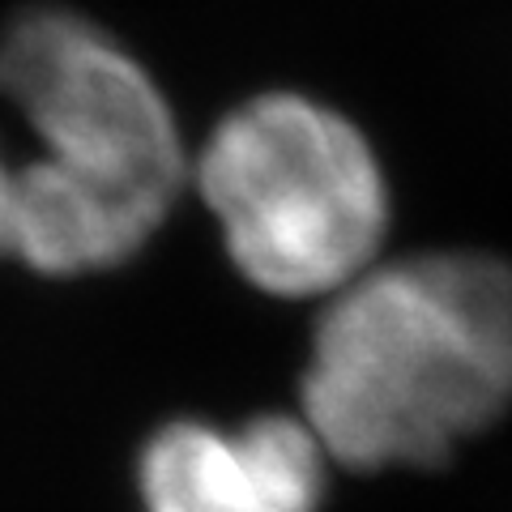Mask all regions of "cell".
Segmentation results:
<instances>
[{"label": "cell", "mask_w": 512, "mask_h": 512, "mask_svg": "<svg viewBox=\"0 0 512 512\" xmlns=\"http://www.w3.org/2000/svg\"><path fill=\"white\" fill-rule=\"evenodd\" d=\"M197 184L235 269L282 299L342 291L389 227V188L367 137L308 94L235 107L201 150Z\"/></svg>", "instance_id": "2"}, {"label": "cell", "mask_w": 512, "mask_h": 512, "mask_svg": "<svg viewBox=\"0 0 512 512\" xmlns=\"http://www.w3.org/2000/svg\"><path fill=\"white\" fill-rule=\"evenodd\" d=\"M163 214L137 201H124L52 158L18 163V192H13V244L18 256L39 274H94L128 261L158 231Z\"/></svg>", "instance_id": "5"}, {"label": "cell", "mask_w": 512, "mask_h": 512, "mask_svg": "<svg viewBox=\"0 0 512 512\" xmlns=\"http://www.w3.org/2000/svg\"><path fill=\"white\" fill-rule=\"evenodd\" d=\"M512 406V265L427 252L363 269L316 325L303 423L355 470L440 466Z\"/></svg>", "instance_id": "1"}, {"label": "cell", "mask_w": 512, "mask_h": 512, "mask_svg": "<svg viewBox=\"0 0 512 512\" xmlns=\"http://www.w3.org/2000/svg\"><path fill=\"white\" fill-rule=\"evenodd\" d=\"M13 192H18V163L0 146V256H9L13 244Z\"/></svg>", "instance_id": "6"}, {"label": "cell", "mask_w": 512, "mask_h": 512, "mask_svg": "<svg viewBox=\"0 0 512 512\" xmlns=\"http://www.w3.org/2000/svg\"><path fill=\"white\" fill-rule=\"evenodd\" d=\"M325 448L303 419L261 414L239 431L163 427L141 457L146 512H316Z\"/></svg>", "instance_id": "4"}, {"label": "cell", "mask_w": 512, "mask_h": 512, "mask_svg": "<svg viewBox=\"0 0 512 512\" xmlns=\"http://www.w3.org/2000/svg\"><path fill=\"white\" fill-rule=\"evenodd\" d=\"M0 94L43 158L146 210H171L184 146L167 94L128 47L64 5H30L0 30Z\"/></svg>", "instance_id": "3"}]
</instances>
